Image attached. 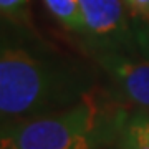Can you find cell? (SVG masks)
<instances>
[{
	"label": "cell",
	"instance_id": "ba28073f",
	"mask_svg": "<svg viewBox=\"0 0 149 149\" xmlns=\"http://www.w3.org/2000/svg\"><path fill=\"white\" fill-rule=\"evenodd\" d=\"M126 7L133 12L134 15L149 20V0H128Z\"/></svg>",
	"mask_w": 149,
	"mask_h": 149
},
{
	"label": "cell",
	"instance_id": "3957f363",
	"mask_svg": "<svg viewBox=\"0 0 149 149\" xmlns=\"http://www.w3.org/2000/svg\"><path fill=\"white\" fill-rule=\"evenodd\" d=\"M88 33L100 40L118 42L126 37L128 23L124 18L123 0H80Z\"/></svg>",
	"mask_w": 149,
	"mask_h": 149
},
{
	"label": "cell",
	"instance_id": "8992f818",
	"mask_svg": "<svg viewBox=\"0 0 149 149\" xmlns=\"http://www.w3.org/2000/svg\"><path fill=\"white\" fill-rule=\"evenodd\" d=\"M28 0H0L2 15L10 20H22L27 15Z\"/></svg>",
	"mask_w": 149,
	"mask_h": 149
},
{
	"label": "cell",
	"instance_id": "52a82bcc",
	"mask_svg": "<svg viewBox=\"0 0 149 149\" xmlns=\"http://www.w3.org/2000/svg\"><path fill=\"white\" fill-rule=\"evenodd\" d=\"M128 141L149 149V121H139L128 129Z\"/></svg>",
	"mask_w": 149,
	"mask_h": 149
},
{
	"label": "cell",
	"instance_id": "6da1fadb",
	"mask_svg": "<svg viewBox=\"0 0 149 149\" xmlns=\"http://www.w3.org/2000/svg\"><path fill=\"white\" fill-rule=\"evenodd\" d=\"M123 113L85 95L71 108L2 128V149H95L114 138Z\"/></svg>",
	"mask_w": 149,
	"mask_h": 149
},
{
	"label": "cell",
	"instance_id": "5b68a950",
	"mask_svg": "<svg viewBox=\"0 0 149 149\" xmlns=\"http://www.w3.org/2000/svg\"><path fill=\"white\" fill-rule=\"evenodd\" d=\"M48 12L56 20L74 33H88L80 0H43Z\"/></svg>",
	"mask_w": 149,
	"mask_h": 149
},
{
	"label": "cell",
	"instance_id": "7a4b0ae2",
	"mask_svg": "<svg viewBox=\"0 0 149 149\" xmlns=\"http://www.w3.org/2000/svg\"><path fill=\"white\" fill-rule=\"evenodd\" d=\"M85 90L65 74L20 48H2L0 56V111L3 119L38 118L55 108L74 104Z\"/></svg>",
	"mask_w": 149,
	"mask_h": 149
},
{
	"label": "cell",
	"instance_id": "30bf717a",
	"mask_svg": "<svg viewBox=\"0 0 149 149\" xmlns=\"http://www.w3.org/2000/svg\"><path fill=\"white\" fill-rule=\"evenodd\" d=\"M123 2H124V5H126V2H128V0H123Z\"/></svg>",
	"mask_w": 149,
	"mask_h": 149
},
{
	"label": "cell",
	"instance_id": "277c9868",
	"mask_svg": "<svg viewBox=\"0 0 149 149\" xmlns=\"http://www.w3.org/2000/svg\"><path fill=\"white\" fill-rule=\"evenodd\" d=\"M101 61L116 78L129 101L149 109V63L123 58L119 55H104Z\"/></svg>",
	"mask_w": 149,
	"mask_h": 149
},
{
	"label": "cell",
	"instance_id": "9c48e42d",
	"mask_svg": "<svg viewBox=\"0 0 149 149\" xmlns=\"http://www.w3.org/2000/svg\"><path fill=\"white\" fill-rule=\"evenodd\" d=\"M126 149H148V148L139 146V144H134V143H131V141H126Z\"/></svg>",
	"mask_w": 149,
	"mask_h": 149
}]
</instances>
